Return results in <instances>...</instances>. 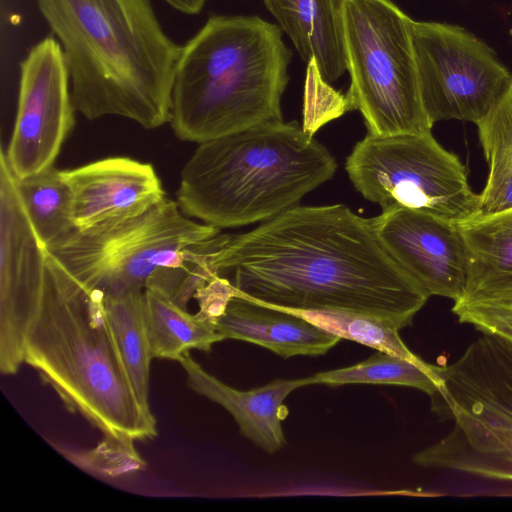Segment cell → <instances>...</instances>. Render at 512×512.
Instances as JSON below:
<instances>
[{"label": "cell", "instance_id": "8992f818", "mask_svg": "<svg viewBox=\"0 0 512 512\" xmlns=\"http://www.w3.org/2000/svg\"><path fill=\"white\" fill-rule=\"evenodd\" d=\"M439 374L431 410L453 428L412 461L512 482V341L482 332Z\"/></svg>", "mask_w": 512, "mask_h": 512}, {"label": "cell", "instance_id": "d6986e66", "mask_svg": "<svg viewBox=\"0 0 512 512\" xmlns=\"http://www.w3.org/2000/svg\"><path fill=\"white\" fill-rule=\"evenodd\" d=\"M143 305L152 358L178 361L190 349L209 352L224 340L213 318L201 311L192 315L155 290H144Z\"/></svg>", "mask_w": 512, "mask_h": 512}, {"label": "cell", "instance_id": "3957f363", "mask_svg": "<svg viewBox=\"0 0 512 512\" xmlns=\"http://www.w3.org/2000/svg\"><path fill=\"white\" fill-rule=\"evenodd\" d=\"M24 363L66 408L103 435L144 441L157 435L150 407L136 396L109 323L103 292L79 282L49 251Z\"/></svg>", "mask_w": 512, "mask_h": 512}, {"label": "cell", "instance_id": "7402d4cb", "mask_svg": "<svg viewBox=\"0 0 512 512\" xmlns=\"http://www.w3.org/2000/svg\"><path fill=\"white\" fill-rule=\"evenodd\" d=\"M17 189L28 218L40 241L47 247L76 228L72 220V197L54 165L18 179Z\"/></svg>", "mask_w": 512, "mask_h": 512}, {"label": "cell", "instance_id": "8fae6325", "mask_svg": "<svg viewBox=\"0 0 512 512\" xmlns=\"http://www.w3.org/2000/svg\"><path fill=\"white\" fill-rule=\"evenodd\" d=\"M19 72L15 123L1 154L21 179L54 165L74 127L76 109L63 52L53 35L29 50Z\"/></svg>", "mask_w": 512, "mask_h": 512}, {"label": "cell", "instance_id": "52a82bcc", "mask_svg": "<svg viewBox=\"0 0 512 512\" xmlns=\"http://www.w3.org/2000/svg\"><path fill=\"white\" fill-rule=\"evenodd\" d=\"M413 20L391 0H342L341 26L351 84L348 105L368 133L431 132L412 42Z\"/></svg>", "mask_w": 512, "mask_h": 512}, {"label": "cell", "instance_id": "ba28073f", "mask_svg": "<svg viewBox=\"0 0 512 512\" xmlns=\"http://www.w3.org/2000/svg\"><path fill=\"white\" fill-rule=\"evenodd\" d=\"M220 233L165 197L139 216L75 229L48 251L87 288L123 294L145 290L158 269L181 263Z\"/></svg>", "mask_w": 512, "mask_h": 512}, {"label": "cell", "instance_id": "7a4b0ae2", "mask_svg": "<svg viewBox=\"0 0 512 512\" xmlns=\"http://www.w3.org/2000/svg\"><path fill=\"white\" fill-rule=\"evenodd\" d=\"M59 42L74 107L89 120L123 117L145 129L170 123L181 46L149 0H36Z\"/></svg>", "mask_w": 512, "mask_h": 512}, {"label": "cell", "instance_id": "484cf974", "mask_svg": "<svg viewBox=\"0 0 512 512\" xmlns=\"http://www.w3.org/2000/svg\"><path fill=\"white\" fill-rule=\"evenodd\" d=\"M452 312L460 323L473 325L481 333H491L512 341V309L492 305L454 304Z\"/></svg>", "mask_w": 512, "mask_h": 512}, {"label": "cell", "instance_id": "9a60e30c", "mask_svg": "<svg viewBox=\"0 0 512 512\" xmlns=\"http://www.w3.org/2000/svg\"><path fill=\"white\" fill-rule=\"evenodd\" d=\"M213 298L215 327L224 339L250 342L284 359L323 355L341 339L303 317L235 293L219 277L214 281Z\"/></svg>", "mask_w": 512, "mask_h": 512}, {"label": "cell", "instance_id": "4fadbf2b", "mask_svg": "<svg viewBox=\"0 0 512 512\" xmlns=\"http://www.w3.org/2000/svg\"><path fill=\"white\" fill-rule=\"evenodd\" d=\"M370 220L381 244L428 298L461 299L467 264L457 224L397 205Z\"/></svg>", "mask_w": 512, "mask_h": 512}, {"label": "cell", "instance_id": "9c48e42d", "mask_svg": "<svg viewBox=\"0 0 512 512\" xmlns=\"http://www.w3.org/2000/svg\"><path fill=\"white\" fill-rule=\"evenodd\" d=\"M345 169L356 190L382 209L402 206L454 224L478 215L479 194L469 186L464 165L431 132L367 133Z\"/></svg>", "mask_w": 512, "mask_h": 512}, {"label": "cell", "instance_id": "277c9868", "mask_svg": "<svg viewBox=\"0 0 512 512\" xmlns=\"http://www.w3.org/2000/svg\"><path fill=\"white\" fill-rule=\"evenodd\" d=\"M290 60L279 26L257 16H210L181 46L172 88L174 134L199 144L282 121Z\"/></svg>", "mask_w": 512, "mask_h": 512}, {"label": "cell", "instance_id": "4316f807", "mask_svg": "<svg viewBox=\"0 0 512 512\" xmlns=\"http://www.w3.org/2000/svg\"><path fill=\"white\" fill-rule=\"evenodd\" d=\"M173 9L186 15H196L200 13L206 3V0H163Z\"/></svg>", "mask_w": 512, "mask_h": 512}, {"label": "cell", "instance_id": "ac0fdd59", "mask_svg": "<svg viewBox=\"0 0 512 512\" xmlns=\"http://www.w3.org/2000/svg\"><path fill=\"white\" fill-rule=\"evenodd\" d=\"M300 57L324 83L347 71L341 26L342 0H263Z\"/></svg>", "mask_w": 512, "mask_h": 512}, {"label": "cell", "instance_id": "603a6c76", "mask_svg": "<svg viewBox=\"0 0 512 512\" xmlns=\"http://www.w3.org/2000/svg\"><path fill=\"white\" fill-rule=\"evenodd\" d=\"M313 384H382L417 388L429 396L440 386L439 366L416 362L378 351L352 366L319 372L311 376Z\"/></svg>", "mask_w": 512, "mask_h": 512}, {"label": "cell", "instance_id": "5b68a950", "mask_svg": "<svg viewBox=\"0 0 512 512\" xmlns=\"http://www.w3.org/2000/svg\"><path fill=\"white\" fill-rule=\"evenodd\" d=\"M336 168L297 122H268L199 143L182 168L177 203L219 229L265 222L296 206Z\"/></svg>", "mask_w": 512, "mask_h": 512}, {"label": "cell", "instance_id": "ffe728a7", "mask_svg": "<svg viewBox=\"0 0 512 512\" xmlns=\"http://www.w3.org/2000/svg\"><path fill=\"white\" fill-rule=\"evenodd\" d=\"M476 125L489 162L487 182L479 194L477 217H482L512 208V80Z\"/></svg>", "mask_w": 512, "mask_h": 512}, {"label": "cell", "instance_id": "5bb4252c", "mask_svg": "<svg viewBox=\"0 0 512 512\" xmlns=\"http://www.w3.org/2000/svg\"><path fill=\"white\" fill-rule=\"evenodd\" d=\"M61 175L78 230L139 216L165 198L154 167L129 157H107L61 170Z\"/></svg>", "mask_w": 512, "mask_h": 512}, {"label": "cell", "instance_id": "2e32d148", "mask_svg": "<svg viewBox=\"0 0 512 512\" xmlns=\"http://www.w3.org/2000/svg\"><path fill=\"white\" fill-rule=\"evenodd\" d=\"M178 362L186 372L188 386L224 407L239 425L241 434L270 454L285 444L282 421L288 411L284 400L297 388L313 385L312 377L308 376L277 379L264 386L241 391L208 373L189 352L183 354Z\"/></svg>", "mask_w": 512, "mask_h": 512}, {"label": "cell", "instance_id": "44dd1931", "mask_svg": "<svg viewBox=\"0 0 512 512\" xmlns=\"http://www.w3.org/2000/svg\"><path fill=\"white\" fill-rule=\"evenodd\" d=\"M143 292L103 293L106 314L139 401L148 403L150 363L153 359L147 336Z\"/></svg>", "mask_w": 512, "mask_h": 512}, {"label": "cell", "instance_id": "cb8c5ba5", "mask_svg": "<svg viewBox=\"0 0 512 512\" xmlns=\"http://www.w3.org/2000/svg\"><path fill=\"white\" fill-rule=\"evenodd\" d=\"M270 307L303 317L341 339L352 340L407 360L422 361L405 345L400 338V330L395 325L376 316L337 309L301 310L277 306Z\"/></svg>", "mask_w": 512, "mask_h": 512}, {"label": "cell", "instance_id": "30bf717a", "mask_svg": "<svg viewBox=\"0 0 512 512\" xmlns=\"http://www.w3.org/2000/svg\"><path fill=\"white\" fill-rule=\"evenodd\" d=\"M420 92L434 124H477L509 86L512 75L482 40L457 25L412 22Z\"/></svg>", "mask_w": 512, "mask_h": 512}, {"label": "cell", "instance_id": "7c38bea8", "mask_svg": "<svg viewBox=\"0 0 512 512\" xmlns=\"http://www.w3.org/2000/svg\"><path fill=\"white\" fill-rule=\"evenodd\" d=\"M48 248L36 234L0 154V371L24 363V342L42 294Z\"/></svg>", "mask_w": 512, "mask_h": 512}, {"label": "cell", "instance_id": "d4e9b609", "mask_svg": "<svg viewBox=\"0 0 512 512\" xmlns=\"http://www.w3.org/2000/svg\"><path fill=\"white\" fill-rule=\"evenodd\" d=\"M67 460L83 471L97 477L113 479L143 470L145 461L134 447V441L104 435L92 449H78L54 444Z\"/></svg>", "mask_w": 512, "mask_h": 512}, {"label": "cell", "instance_id": "e0dca14e", "mask_svg": "<svg viewBox=\"0 0 512 512\" xmlns=\"http://www.w3.org/2000/svg\"><path fill=\"white\" fill-rule=\"evenodd\" d=\"M457 225L467 275L464 293L454 304L512 309V208Z\"/></svg>", "mask_w": 512, "mask_h": 512}, {"label": "cell", "instance_id": "6da1fadb", "mask_svg": "<svg viewBox=\"0 0 512 512\" xmlns=\"http://www.w3.org/2000/svg\"><path fill=\"white\" fill-rule=\"evenodd\" d=\"M214 276L268 306L337 309L411 326L428 297L345 205L299 206L230 235L209 257Z\"/></svg>", "mask_w": 512, "mask_h": 512}]
</instances>
